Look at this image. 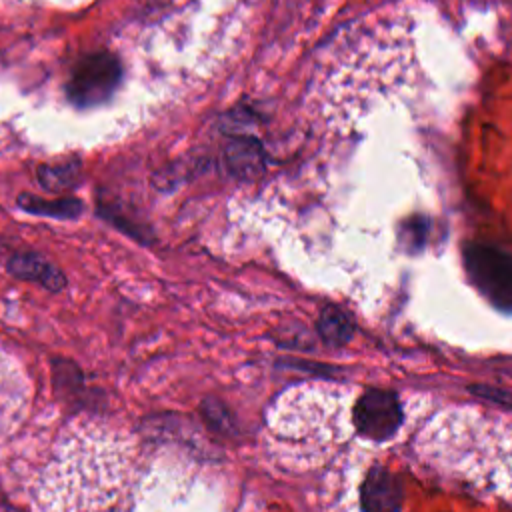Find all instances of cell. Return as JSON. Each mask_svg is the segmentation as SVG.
<instances>
[{"label": "cell", "mask_w": 512, "mask_h": 512, "mask_svg": "<svg viewBox=\"0 0 512 512\" xmlns=\"http://www.w3.org/2000/svg\"><path fill=\"white\" fill-rule=\"evenodd\" d=\"M132 452V440L106 424L70 428L42 472L34 512H120Z\"/></svg>", "instance_id": "1"}, {"label": "cell", "mask_w": 512, "mask_h": 512, "mask_svg": "<svg viewBox=\"0 0 512 512\" xmlns=\"http://www.w3.org/2000/svg\"><path fill=\"white\" fill-rule=\"evenodd\" d=\"M346 390L334 386H298L270 410L272 450L288 466L322 464L352 428V404Z\"/></svg>", "instance_id": "2"}, {"label": "cell", "mask_w": 512, "mask_h": 512, "mask_svg": "<svg viewBox=\"0 0 512 512\" xmlns=\"http://www.w3.org/2000/svg\"><path fill=\"white\" fill-rule=\"evenodd\" d=\"M422 458L476 486L508 484V424L472 408L440 414L416 444Z\"/></svg>", "instance_id": "3"}, {"label": "cell", "mask_w": 512, "mask_h": 512, "mask_svg": "<svg viewBox=\"0 0 512 512\" xmlns=\"http://www.w3.org/2000/svg\"><path fill=\"white\" fill-rule=\"evenodd\" d=\"M206 494L198 470L158 462L140 478L130 512H208Z\"/></svg>", "instance_id": "4"}, {"label": "cell", "mask_w": 512, "mask_h": 512, "mask_svg": "<svg viewBox=\"0 0 512 512\" xmlns=\"http://www.w3.org/2000/svg\"><path fill=\"white\" fill-rule=\"evenodd\" d=\"M122 80L120 60L108 52H92L78 60L66 84L68 100L78 108H94L110 100Z\"/></svg>", "instance_id": "5"}, {"label": "cell", "mask_w": 512, "mask_h": 512, "mask_svg": "<svg viewBox=\"0 0 512 512\" xmlns=\"http://www.w3.org/2000/svg\"><path fill=\"white\" fill-rule=\"evenodd\" d=\"M464 262L480 292L502 310H508L512 280L510 258L498 248L486 244H468L464 248Z\"/></svg>", "instance_id": "6"}, {"label": "cell", "mask_w": 512, "mask_h": 512, "mask_svg": "<svg viewBox=\"0 0 512 512\" xmlns=\"http://www.w3.org/2000/svg\"><path fill=\"white\" fill-rule=\"evenodd\" d=\"M352 428L372 442L392 438L402 422V408L394 392L366 390L352 402Z\"/></svg>", "instance_id": "7"}, {"label": "cell", "mask_w": 512, "mask_h": 512, "mask_svg": "<svg viewBox=\"0 0 512 512\" xmlns=\"http://www.w3.org/2000/svg\"><path fill=\"white\" fill-rule=\"evenodd\" d=\"M354 512H400L402 488L398 478L382 464L372 462L352 482V492L342 498Z\"/></svg>", "instance_id": "8"}, {"label": "cell", "mask_w": 512, "mask_h": 512, "mask_svg": "<svg viewBox=\"0 0 512 512\" xmlns=\"http://www.w3.org/2000/svg\"><path fill=\"white\" fill-rule=\"evenodd\" d=\"M228 170L238 178H256L264 170V150L252 136H236L224 150Z\"/></svg>", "instance_id": "9"}, {"label": "cell", "mask_w": 512, "mask_h": 512, "mask_svg": "<svg viewBox=\"0 0 512 512\" xmlns=\"http://www.w3.org/2000/svg\"><path fill=\"white\" fill-rule=\"evenodd\" d=\"M318 332L328 344H346L352 336V322L338 308L326 306L318 318Z\"/></svg>", "instance_id": "10"}, {"label": "cell", "mask_w": 512, "mask_h": 512, "mask_svg": "<svg viewBox=\"0 0 512 512\" xmlns=\"http://www.w3.org/2000/svg\"><path fill=\"white\" fill-rule=\"evenodd\" d=\"M22 206H26L32 212H42V214H54V216H74L80 212V202L76 200H58V202H44L32 196H22L20 198Z\"/></svg>", "instance_id": "11"}, {"label": "cell", "mask_w": 512, "mask_h": 512, "mask_svg": "<svg viewBox=\"0 0 512 512\" xmlns=\"http://www.w3.org/2000/svg\"><path fill=\"white\" fill-rule=\"evenodd\" d=\"M76 172H78V166L76 164H62V166H42L38 170V176H40V182L50 188V190H60V188H66L74 182L76 178Z\"/></svg>", "instance_id": "12"}]
</instances>
